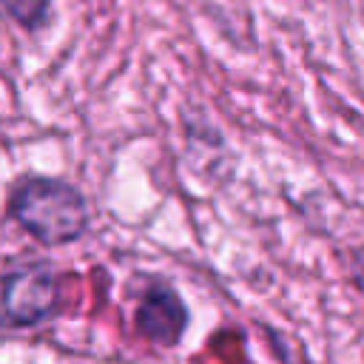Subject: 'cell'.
Here are the masks:
<instances>
[{
  "label": "cell",
  "mask_w": 364,
  "mask_h": 364,
  "mask_svg": "<svg viewBox=\"0 0 364 364\" xmlns=\"http://www.w3.org/2000/svg\"><path fill=\"white\" fill-rule=\"evenodd\" d=\"M9 216L46 247L77 242L88 228L85 196L54 176H23L9 193Z\"/></svg>",
  "instance_id": "6da1fadb"
},
{
  "label": "cell",
  "mask_w": 364,
  "mask_h": 364,
  "mask_svg": "<svg viewBox=\"0 0 364 364\" xmlns=\"http://www.w3.org/2000/svg\"><path fill=\"white\" fill-rule=\"evenodd\" d=\"M60 307L57 273L46 262H17L0 273V324L34 327L48 321Z\"/></svg>",
  "instance_id": "7a4b0ae2"
},
{
  "label": "cell",
  "mask_w": 364,
  "mask_h": 364,
  "mask_svg": "<svg viewBox=\"0 0 364 364\" xmlns=\"http://www.w3.org/2000/svg\"><path fill=\"white\" fill-rule=\"evenodd\" d=\"M134 324L145 341L156 347H173L188 330V307L171 284L154 282L136 304Z\"/></svg>",
  "instance_id": "3957f363"
},
{
  "label": "cell",
  "mask_w": 364,
  "mask_h": 364,
  "mask_svg": "<svg viewBox=\"0 0 364 364\" xmlns=\"http://www.w3.org/2000/svg\"><path fill=\"white\" fill-rule=\"evenodd\" d=\"M0 11L17 23L23 31H43L51 17H54V9H51V0H0Z\"/></svg>",
  "instance_id": "277c9868"
}]
</instances>
